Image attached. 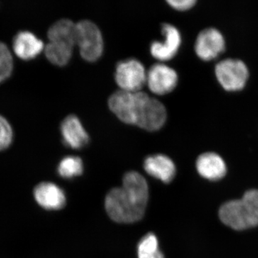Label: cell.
Wrapping results in <instances>:
<instances>
[{
    "label": "cell",
    "instance_id": "6da1fadb",
    "mask_svg": "<svg viewBox=\"0 0 258 258\" xmlns=\"http://www.w3.org/2000/svg\"><path fill=\"white\" fill-rule=\"evenodd\" d=\"M148 200L147 181L137 171H129L123 176L121 187L111 189L107 195L105 207L113 221L132 223L143 217Z\"/></svg>",
    "mask_w": 258,
    "mask_h": 258
},
{
    "label": "cell",
    "instance_id": "7a4b0ae2",
    "mask_svg": "<svg viewBox=\"0 0 258 258\" xmlns=\"http://www.w3.org/2000/svg\"><path fill=\"white\" fill-rule=\"evenodd\" d=\"M220 220L236 230L258 225V190H249L242 199L227 202L220 208Z\"/></svg>",
    "mask_w": 258,
    "mask_h": 258
},
{
    "label": "cell",
    "instance_id": "3957f363",
    "mask_svg": "<svg viewBox=\"0 0 258 258\" xmlns=\"http://www.w3.org/2000/svg\"><path fill=\"white\" fill-rule=\"evenodd\" d=\"M76 45L83 58L88 62H95L101 57L104 43L96 24L86 20L76 23Z\"/></svg>",
    "mask_w": 258,
    "mask_h": 258
},
{
    "label": "cell",
    "instance_id": "277c9868",
    "mask_svg": "<svg viewBox=\"0 0 258 258\" xmlns=\"http://www.w3.org/2000/svg\"><path fill=\"white\" fill-rule=\"evenodd\" d=\"M147 94L142 91L128 92L119 90L110 96L108 107L122 122L136 125L141 105Z\"/></svg>",
    "mask_w": 258,
    "mask_h": 258
},
{
    "label": "cell",
    "instance_id": "5b68a950",
    "mask_svg": "<svg viewBox=\"0 0 258 258\" xmlns=\"http://www.w3.org/2000/svg\"><path fill=\"white\" fill-rule=\"evenodd\" d=\"M147 74L140 61L126 59L120 61L115 67V82L122 91L139 92L147 84Z\"/></svg>",
    "mask_w": 258,
    "mask_h": 258
},
{
    "label": "cell",
    "instance_id": "8992f818",
    "mask_svg": "<svg viewBox=\"0 0 258 258\" xmlns=\"http://www.w3.org/2000/svg\"><path fill=\"white\" fill-rule=\"evenodd\" d=\"M215 75L224 89L227 91H237L245 86L249 71L242 60L226 59L216 64Z\"/></svg>",
    "mask_w": 258,
    "mask_h": 258
},
{
    "label": "cell",
    "instance_id": "52a82bcc",
    "mask_svg": "<svg viewBox=\"0 0 258 258\" xmlns=\"http://www.w3.org/2000/svg\"><path fill=\"white\" fill-rule=\"evenodd\" d=\"M166 118L165 106L147 94L141 105L136 125L149 132H155L165 124Z\"/></svg>",
    "mask_w": 258,
    "mask_h": 258
},
{
    "label": "cell",
    "instance_id": "ba28073f",
    "mask_svg": "<svg viewBox=\"0 0 258 258\" xmlns=\"http://www.w3.org/2000/svg\"><path fill=\"white\" fill-rule=\"evenodd\" d=\"M178 83V75L166 64L156 63L147 71V85L153 93L162 96L174 91Z\"/></svg>",
    "mask_w": 258,
    "mask_h": 258
},
{
    "label": "cell",
    "instance_id": "9c48e42d",
    "mask_svg": "<svg viewBox=\"0 0 258 258\" xmlns=\"http://www.w3.org/2000/svg\"><path fill=\"white\" fill-rule=\"evenodd\" d=\"M195 49L200 59L205 61L212 60L225 51V39L217 29H205L197 37Z\"/></svg>",
    "mask_w": 258,
    "mask_h": 258
},
{
    "label": "cell",
    "instance_id": "30bf717a",
    "mask_svg": "<svg viewBox=\"0 0 258 258\" xmlns=\"http://www.w3.org/2000/svg\"><path fill=\"white\" fill-rule=\"evenodd\" d=\"M164 37L163 42L154 41L150 47L151 54L158 60H171L177 53L181 43V34L176 27L164 23L161 28Z\"/></svg>",
    "mask_w": 258,
    "mask_h": 258
},
{
    "label": "cell",
    "instance_id": "8fae6325",
    "mask_svg": "<svg viewBox=\"0 0 258 258\" xmlns=\"http://www.w3.org/2000/svg\"><path fill=\"white\" fill-rule=\"evenodd\" d=\"M60 132L64 144L71 149H82L89 142L87 132L76 115H70L62 120Z\"/></svg>",
    "mask_w": 258,
    "mask_h": 258
},
{
    "label": "cell",
    "instance_id": "7c38bea8",
    "mask_svg": "<svg viewBox=\"0 0 258 258\" xmlns=\"http://www.w3.org/2000/svg\"><path fill=\"white\" fill-rule=\"evenodd\" d=\"M34 198L37 203L47 210H58L66 203L63 190L52 182H42L35 186Z\"/></svg>",
    "mask_w": 258,
    "mask_h": 258
},
{
    "label": "cell",
    "instance_id": "4fadbf2b",
    "mask_svg": "<svg viewBox=\"0 0 258 258\" xmlns=\"http://www.w3.org/2000/svg\"><path fill=\"white\" fill-rule=\"evenodd\" d=\"M144 168L149 175L164 183L171 182L176 174L174 162L170 158L163 154L148 157L144 161Z\"/></svg>",
    "mask_w": 258,
    "mask_h": 258
},
{
    "label": "cell",
    "instance_id": "5bb4252c",
    "mask_svg": "<svg viewBox=\"0 0 258 258\" xmlns=\"http://www.w3.org/2000/svg\"><path fill=\"white\" fill-rule=\"evenodd\" d=\"M44 47L43 42L28 31L19 32L13 41L15 55L22 60H29L35 58L44 50Z\"/></svg>",
    "mask_w": 258,
    "mask_h": 258
},
{
    "label": "cell",
    "instance_id": "9a60e30c",
    "mask_svg": "<svg viewBox=\"0 0 258 258\" xmlns=\"http://www.w3.org/2000/svg\"><path fill=\"white\" fill-rule=\"evenodd\" d=\"M196 166L199 174L211 181L222 179L227 172L225 161L215 153L201 154L197 160Z\"/></svg>",
    "mask_w": 258,
    "mask_h": 258
},
{
    "label": "cell",
    "instance_id": "2e32d148",
    "mask_svg": "<svg viewBox=\"0 0 258 258\" xmlns=\"http://www.w3.org/2000/svg\"><path fill=\"white\" fill-rule=\"evenodd\" d=\"M47 37L50 42H61L74 47L76 45V23L62 19L50 27Z\"/></svg>",
    "mask_w": 258,
    "mask_h": 258
},
{
    "label": "cell",
    "instance_id": "e0dca14e",
    "mask_svg": "<svg viewBox=\"0 0 258 258\" xmlns=\"http://www.w3.org/2000/svg\"><path fill=\"white\" fill-rule=\"evenodd\" d=\"M74 47L61 42H50L45 48V56L51 63L64 66L72 57Z\"/></svg>",
    "mask_w": 258,
    "mask_h": 258
},
{
    "label": "cell",
    "instance_id": "ac0fdd59",
    "mask_svg": "<svg viewBox=\"0 0 258 258\" xmlns=\"http://www.w3.org/2000/svg\"><path fill=\"white\" fill-rule=\"evenodd\" d=\"M139 258H164L159 248L157 237L152 233L147 234L138 244Z\"/></svg>",
    "mask_w": 258,
    "mask_h": 258
},
{
    "label": "cell",
    "instance_id": "d6986e66",
    "mask_svg": "<svg viewBox=\"0 0 258 258\" xmlns=\"http://www.w3.org/2000/svg\"><path fill=\"white\" fill-rule=\"evenodd\" d=\"M83 161L81 158L69 156L63 158L59 164L57 171L62 178H73L82 174Z\"/></svg>",
    "mask_w": 258,
    "mask_h": 258
},
{
    "label": "cell",
    "instance_id": "ffe728a7",
    "mask_svg": "<svg viewBox=\"0 0 258 258\" xmlns=\"http://www.w3.org/2000/svg\"><path fill=\"white\" fill-rule=\"evenodd\" d=\"M13 69V58L8 47L0 42V83L11 76Z\"/></svg>",
    "mask_w": 258,
    "mask_h": 258
},
{
    "label": "cell",
    "instance_id": "44dd1931",
    "mask_svg": "<svg viewBox=\"0 0 258 258\" xmlns=\"http://www.w3.org/2000/svg\"><path fill=\"white\" fill-rule=\"evenodd\" d=\"M13 132L6 118L0 115V151L5 150L13 142Z\"/></svg>",
    "mask_w": 258,
    "mask_h": 258
},
{
    "label": "cell",
    "instance_id": "7402d4cb",
    "mask_svg": "<svg viewBox=\"0 0 258 258\" xmlns=\"http://www.w3.org/2000/svg\"><path fill=\"white\" fill-rule=\"evenodd\" d=\"M167 3L174 10H179V11H186V10L193 8L196 5L197 1H195V0H168Z\"/></svg>",
    "mask_w": 258,
    "mask_h": 258
}]
</instances>
